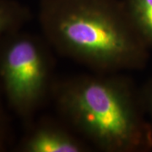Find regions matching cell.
Masks as SVG:
<instances>
[{
	"mask_svg": "<svg viewBox=\"0 0 152 152\" xmlns=\"http://www.w3.org/2000/svg\"><path fill=\"white\" fill-rule=\"evenodd\" d=\"M39 22L48 46L96 73L142 69L149 47L113 0H45Z\"/></svg>",
	"mask_w": 152,
	"mask_h": 152,
	"instance_id": "cell-1",
	"label": "cell"
},
{
	"mask_svg": "<svg viewBox=\"0 0 152 152\" xmlns=\"http://www.w3.org/2000/svg\"><path fill=\"white\" fill-rule=\"evenodd\" d=\"M119 73L79 75L54 83L52 96L69 129L102 151L152 148V126L140 94Z\"/></svg>",
	"mask_w": 152,
	"mask_h": 152,
	"instance_id": "cell-2",
	"label": "cell"
},
{
	"mask_svg": "<svg viewBox=\"0 0 152 152\" xmlns=\"http://www.w3.org/2000/svg\"><path fill=\"white\" fill-rule=\"evenodd\" d=\"M47 44L20 31L0 40L2 89L12 110L25 120L52 96L53 63Z\"/></svg>",
	"mask_w": 152,
	"mask_h": 152,
	"instance_id": "cell-3",
	"label": "cell"
},
{
	"mask_svg": "<svg viewBox=\"0 0 152 152\" xmlns=\"http://www.w3.org/2000/svg\"><path fill=\"white\" fill-rule=\"evenodd\" d=\"M72 129L53 122L35 125L23 139L20 151L23 152H86L90 145Z\"/></svg>",
	"mask_w": 152,
	"mask_h": 152,
	"instance_id": "cell-4",
	"label": "cell"
},
{
	"mask_svg": "<svg viewBox=\"0 0 152 152\" xmlns=\"http://www.w3.org/2000/svg\"><path fill=\"white\" fill-rule=\"evenodd\" d=\"M124 7L142 40L152 47V0H127Z\"/></svg>",
	"mask_w": 152,
	"mask_h": 152,
	"instance_id": "cell-5",
	"label": "cell"
},
{
	"mask_svg": "<svg viewBox=\"0 0 152 152\" xmlns=\"http://www.w3.org/2000/svg\"><path fill=\"white\" fill-rule=\"evenodd\" d=\"M30 13L25 7L10 0H0V40L20 31L30 20Z\"/></svg>",
	"mask_w": 152,
	"mask_h": 152,
	"instance_id": "cell-6",
	"label": "cell"
},
{
	"mask_svg": "<svg viewBox=\"0 0 152 152\" xmlns=\"http://www.w3.org/2000/svg\"><path fill=\"white\" fill-rule=\"evenodd\" d=\"M140 96L145 113L149 114L152 119V82L145 88L144 92L140 94Z\"/></svg>",
	"mask_w": 152,
	"mask_h": 152,
	"instance_id": "cell-7",
	"label": "cell"
},
{
	"mask_svg": "<svg viewBox=\"0 0 152 152\" xmlns=\"http://www.w3.org/2000/svg\"><path fill=\"white\" fill-rule=\"evenodd\" d=\"M4 113H3V110L0 105V145H3L4 143V131H5V128H4Z\"/></svg>",
	"mask_w": 152,
	"mask_h": 152,
	"instance_id": "cell-8",
	"label": "cell"
},
{
	"mask_svg": "<svg viewBox=\"0 0 152 152\" xmlns=\"http://www.w3.org/2000/svg\"><path fill=\"white\" fill-rule=\"evenodd\" d=\"M1 148H2V145H0V149H1Z\"/></svg>",
	"mask_w": 152,
	"mask_h": 152,
	"instance_id": "cell-9",
	"label": "cell"
}]
</instances>
